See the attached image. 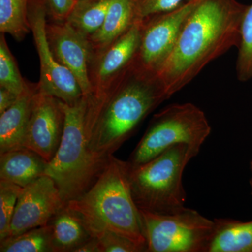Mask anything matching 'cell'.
<instances>
[{
	"instance_id": "obj_1",
	"label": "cell",
	"mask_w": 252,
	"mask_h": 252,
	"mask_svg": "<svg viewBox=\"0 0 252 252\" xmlns=\"http://www.w3.org/2000/svg\"><path fill=\"white\" fill-rule=\"evenodd\" d=\"M247 8L238 0H201L195 6L157 72L171 97L209 63L238 48Z\"/></svg>"
},
{
	"instance_id": "obj_2",
	"label": "cell",
	"mask_w": 252,
	"mask_h": 252,
	"mask_svg": "<svg viewBox=\"0 0 252 252\" xmlns=\"http://www.w3.org/2000/svg\"><path fill=\"white\" fill-rule=\"evenodd\" d=\"M170 97L157 73L131 64L98 104L87 105L85 129L91 154L108 161L142 121Z\"/></svg>"
},
{
	"instance_id": "obj_3",
	"label": "cell",
	"mask_w": 252,
	"mask_h": 252,
	"mask_svg": "<svg viewBox=\"0 0 252 252\" xmlns=\"http://www.w3.org/2000/svg\"><path fill=\"white\" fill-rule=\"evenodd\" d=\"M67 205L86 225L123 235L147 252L140 211L131 193L127 161L112 156L94 185Z\"/></svg>"
},
{
	"instance_id": "obj_4",
	"label": "cell",
	"mask_w": 252,
	"mask_h": 252,
	"mask_svg": "<svg viewBox=\"0 0 252 252\" xmlns=\"http://www.w3.org/2000/svg\"><path fill=\"white\" fill-rule=\"evenodd\" d=\"M199 152L189 144H180L145 163L131 165L127 161L131 193L138 209L165 215L185 209L184 171Z\"/></svg>"
},
{
	"instance_id": "obj_5",
	"label": "cell",
	"mask_w": 252,
	"mask_h": 252,
	"mask_svg": "<svg viewBox=\"0 0 252 252\" xmlns=\"http://www.w3.org/2000/svg\"><path fill=\"white\" fill-rule=\"evenodd\" d=\"M64 126L61 145L49 162L46 175L54 181L65 202L72 201L94 185L108 161L97 160L88 146L85 120L87 97L73 105L63 102Z\"/></svg>"
},
{
	"instance_id": "obj_6",
	"label": "cell",
	"mask_w": 252,
	"mask_h": 252,
	"mask_svg": "<svg viewBox=\"0 0 252 252\" xmlns=\"http://www.w3.org/2000/svg\"><path fill=\"white\" fill-rule=\"evenodd\" d=\"M211 130L205 113L195 104H170L154 116L127 161L131 165L145 163L180 144L200 151Z\"/></svg>"
},
{
	"instance_id": "obj_7",
	"label": "cell",
	"mask_w": 252,
	"mask_h": 252,
	"mask_svg": "<svg viewBox=\"0 0 252 252\" xmlns=\"http://www.w3.org/2000/svg\"><path fill=\"white\" fill-rule=\"evenodd\" d=\"M139 211L147 252H207L215 220L187 207L168 215Z\"/></svg>"
},
{
	"instance_id": "obj_8",
	"label": "cell",
	"mask_w": 252,
	"mask_h": 252,
	"mask_svg": "<svg viewBox=\"0 0 252 252\" xmlns=\"http://www.w3.org/2000/svg\"><path fill=\"white\" fill-rule=\"evenodd\" d=\"M48 15L46 0H30L28 20L40 61L39 89L73 105L84 94L72 73L56 61L50 49L46 32Z\"/></svg>"
},
{
	"instance_id": "obj_9",
	"label": "cell",
	"mask_w": 252,
	"mask_h": 252,
	"mask_svg": "<svg viewBox=\"0 0 252 252\" xmlns=\"http://www.w3.org/2000/svg\"><path fill=\"white\" fill-rule=\"evenodd\" d=\"M201 0H193L177 9L142 19L140 44L132 64L157 73L175 47L189 15Z\"/></svg>"
},
{
	"instance_id": "obj_10",
	"label": "cell",
	"mask_w": 252,
	"mask_h": 252,
	"mask_svg": "<svg viewBox=\"0 0 252 252\" xmlns=\"http://www.w3.org/2000/svg\"><path fill=\"white\" fill-rule=\"evenodd\" d=\"M142 29V20H137L117 40L94 55L89 68L92 94L86 97L88 107L98 104L130 67L140 46Z\"/></svg>"
},
{
	"instance_id": "obj_11",
	"label": "cell",
	"mask_w": 252,
	"mask_h": 252,
	"mask_svg": "<svg viewBox=\"0 0 252 252\" xmlns=\"http://www.w3.org/2000/svg\"><path fill=\"white\" fill-rule=\"evenodd\" d=\"M64 117L63 101L41 91L39 86L33 97L23 148L31 149L51 161L61 145Z\"/></svg>"
},
{
	"instance_id": "obj_12",
	"label": "cell",
	"mask_w": 252,
	"mask_h": 252,
	"mask_svg": "<svg viewBox=\"0 0 252 252\" xmlns=\"http://www.w3.org/2000/svg\"><path fill=\"white\" fill-rule=\"evenodd\" d=\"M66 205L54 181L43 176L23 188L5 239L49 224Z\"/></svg>"
},
{
	"instance_id": "obj_13",
	"label": "cell",
	"mask_w": 252,
	"mask_h": 252,
	"mask_svg": "<svg viewBox=\"0 0 252 252\" xmlns=\"http://www.w3.org/2000/svg\"><path fill=\"white\" fill-rule=\"evenodd\" d=\"M46 32L55 59L72 73L84 95L90 97L92 87L89 68L94 51L88 38L76 31L67 21H47Z\"/></svg>"
},
{
	"instance_id": "obj_14",
	"label": "cell",
	"mask_w": 252,
	"mask_h": 252,
	"mask_svg": "<svg viewBox=\"0 0 252 252\" xmlns=\"http://www.w3.org/2000/svg\"><path fill=\"white\" fill-rule=\"evenodd\" d=\"M39 84L29 83L11 107L0 114V154L23 148L22 143L31 118L33 97Z\"/></svg>"
},
{
	"instance_id": "obj_15",
	"label": "cell",
	"mask_w": 252,
	"mask_h": 252,
	"mask_svg": "<svg viewBox=\"0 0 252 252\" xmlns=\"http://www.w3.org/2000/svg\"><path fill=\"white\" fill-rule=\"evenodd\" d=\"M49 162L31 149L21 148L0 154V180L27 187L46 175Z\"/></svg>"
},
{
	"instance_id": "obj_16",
	"label": "cell",
	"mask_w": 252,
	"mask_h": 252,
	"mask_svg": "<svg viewBox=\"0 0 252 252\" xmlns=\"http://www.w3.org/2000/svg\"><path fill=\"white\" fill-rule=\"evenodd\" d=\"M137 0H112L103 24L88 38L94 56L112 44L137 21Z\"/></svg>"
},
{
	"instance_id": "obj_17",
	"label": "cell",
	"mask_w": 252,
	"mask_h": 252,
	"mask_svg": "<svg viewBox=\"0 0 252 252\" xmlns=\"http://www.w3.org/2000/svg\"><path fill=\"white\" fill-rule=\"evenodd\" d=\"M49 224L52 227L55 252H74L93 238L80 215L67 205Z\"/></svg>"
},
{
	"instance_id": "obj_18",
	"label": "cell",
	"mask_w": 252,
	"mask_h": 252,
	"mask_svg": "<svg viewBox=\"0 0 252 252\" xmlns=\"http://www.w3.org/2000/svg\"><path fill=\"white\" fill-rule=\"evenodd\" d=\"M207 252H252V220H215Z\"/></svg>"
},
{
	"instance_id": "obj_19",
	"label": "cell",
	"mask_w": 252,
	"mask_h": 252,
	"mask_svg": "<svg viewBox=\"0 0 252 252\" xmlns=\"http://www.w3.org/2000/svg\"><path fill=\"white\" fill-rule=\"evenodd\" d=\"M112 1L78 0L65 21L89 38L103 24Z\"/></svg>"
},
{
	"instance_id": "obj_20",
	"label": "cell",
	"mask_w": 252,
	"mask_h": 252,
	"mask_svg": "<svg viewBox=\"0 0 252 252\" xmlns=\"http://www.w3.org/2000/svg\"><path fill=\"white\" fill-rule=\"evenodd\" d=\"M1 252H55L52 227H37L0 241Z\"/></svg>"
},
{
	"instance_id": "obj_21",
	"label": "cell",
	"mask_w": 252,
	"mask_h": 252,
	"mask_svg": "<svg viewBox=\"0 0 252 252\" xmlns=\"http://www.w3.org/2000/svg\"><path fill=\"white\" fill-rule=\"evenodd\" d=\"M30 0H0V32L22 41L31 32L28 20Z\"/></svg>"
},
{
	"instance_id": "obj_22",
	"label": "cell",
	"mask_w": 252,
	"mask_h": 252,
	"mask_svg": "<svg viewBox=\"0 0 252 252\" xmlns=\"http://www.w3.org/2000/svg\"><path fill=\"white\" fill-rule=\"evenodd\" d=\"M29 81L21 75L17 63L10 51L4 34L0 36V86L20 95L27 89Z\"/></svg>"
},
{
	"instance_id": "obj_23",
	"label": "cell",
	"mask_w": 252,
	"mask_h": 252,
	"mask_svg": "<svg viewBox=\"0 0 252 252\" xmlns=\"http://www.w3.org/2000/svg\"><path fill=\"white\" fill-rule=\"evenodd\" d=\"M236 63L237 77L240 81L252 79V3L248 6L242 22L241 37Z\"/></svg>"
},
{
	"instance_id": "obj_24",
	"label": "cell",
	"mask_w": 252,
	"mask_h": 252,
	"mask_svg": "<svg viewBox=\"0 0 252 252\" xmlns=\"http://www.w3.org/2000/svg\"><path fill=\"white\" fill-rule=\"evenodd\" d=\"M23 187L0 180V241L7 237L18 197Z\"/></svg>"
},
{
	"instance_id": "obj_25",
	"label": "cell",
	"mask_w": 252,
	"mask_h": 252,
	"mask_svg": "<svg viewBox=\"0 0 252 252\" xmlns=\"http://www.w3.org/2000/svg\"><path fill=\"white\" fill-rule=\"evenodd\" d=\"M86 226L91 236L98 241L101 252H145L143 248L123 235L111 230Z\"/></svg>"
},
{
	"instance_id": "obj_26",
	"label": "cell",
	"mask_w": 252,
	"mask_h": 252,
	"mask_svg": "<svg viewBox=\"0 0 252 252\" xmlns=\"http://www.w3.org/2000/svg\"><path fill=\"white\" fill-rule=\"evenodd\" d=\"M193 0H137V18L142 20L168 12Z\"/></svg>"
},
{
	"instance_id": "obj_27",
	"label": "cell",
	"mask_w": 252,
	"mask_h": 252,
	"mask_svg": "<svg viewBox=\"0 0 252 252\" xmlns=\"http://www.w3.org/2000/svg\"><path fill=\"white\" fill-rule=\"evenodd\" d=\"M48 14L53 21H65L76 4L75 0H46Z\"/></svg>"
},
{
	"instance_id": "obj_28",
	"label": "cell",
	"mask_w": 252,
	"mask_h": 252,
	"mask_svg": "<svg viewBox=\"0 0 252 252\" xmlns=\"http://www.w3.org/2000/svg\"><path fill=\"white\" fill-rule=\"evenodd\" d=\"M18 94L0 86V114L11 107L17 100Z\"/></svg>"
},
{
	"instance_id": "obj_29",
	"label": "cell",
	"mask_w": 252,
	"mask_h": 252,
	"mask_svg": "<svg viewBox=\"0 0 252 252\" xmlns=\"http://www.w3.org/2000/svg\"><path fill=\"white\" fill-rule=\"evenodd\" d=\"M74 252H101L98 241L94 238H91L86 243L83 244Z\"/></svg>"
},
{
	"instance_id": "obj_30",
	"label": "cell",
	"mask_w": 252,
	"mask_h": 252,
	"mask_svg": "<svg viewBox=\"0 0 252 252\" xmlns=\"http://www.w3.org/2000/svg\"><path fill=\"white\" fill-rule=\"evenodd\" d=\"M250 172H251V177H250V187H251L252 195V161L250 162Z\"/></svg>"
},
{
	"instance_id": "obj_31",
	"label": "cell",
	"mask_w": 252,
	"mask_h": 252,
	"mask_svg": "<svg viewBox=\"0 0 252 252\" xmlns=\"http://www.w3.org/2000/svg\"><path fill=\"white\" fill-rule=\"evenodd\" d=\"M76 1H78V0H75Z\"/></svg>"
}]
</instances>
